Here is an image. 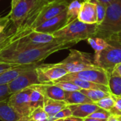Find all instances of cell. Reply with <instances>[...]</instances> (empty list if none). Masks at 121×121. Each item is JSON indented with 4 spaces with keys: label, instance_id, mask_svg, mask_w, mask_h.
<instances>
[{
    "label": "cell",
    "instance_id": "30",
    "mask_svg": "<svg viewBox=\"0 0 121 121\" xmlns=\"http://www.w3.org/2000/svg\"><path fill=\"white\" fill-rule=\"evenodd\" d=\"M52 84L58 86L61 89H62L65 91H80L81 89L73 83L67 81H55L52 82Z\"/></svg>",
    "mask_w": 121,
    "mask_h": 121
},
{
    "label": "cell",
    "instance_id": "35",
    "mask_svg": "<svg viewBox=\"0 0 121 121\" xmlns=\"http://www.w3.org/2000/svg\"><path fill=\"white\" fill-rule=\"evenodd\" d=\"M11 94L9 92L8 84L0 86V101L8 100Z\"/></svg>",
    "mask_w": 121,
    "mask_h": 121
},
{
    "label": "cell",
    "instance_id": "38",
    "mask_svg": "<svg viewBox=\"0 0 121 121\" xmlns=\"http://www.w3.org/2000/svg\"><path fill=\"white\" fill-rule=\"evenodd\" d=\"M64 121H84L83 118H78V117H75V116H70V117H68L65 119H64Z\"/></svg>",
    "mask_w": 121,
    "mask_h": 121
},
{
    "label": "cell",
    "instance_id": "14",
    "mask_svg": "<svg viewBox=\"0 0 121 121\" xmlns=\"http://www.w3.org/2000/svg\"><path fill=\"white\" fill-rule=\"evenodd\" d=\"M67 23V10L62 12L59 15L45 21L38 26L34 28L33 30L43 32L46 33H53L59 29L64 27Z\"/></svg>",
    "mask_w": 121,
    "mask_h": 121
},
{
    "label": "cell",
    "instance_id": "12",
    "mask_svg": "<svg viewBox=\"0 0 121 121\" xmlns=\"http://www.w3.org/2000/svg\"><path fill=\"white\" fill-rule=\"evenodd\" d=\"M67 74L79 79L106 86H108V78L110 75L107 72L100 67L86 69L74 73H68Z\"/></svg>",
    "mask_w": 121,
    "mask_h": 121
},
{
    "label": "cell",
    "instance_id": "26",
    "mask_svg": "<svg viewBox=\"0 0 121 121\" xmlns=\"http://www.w3.org/2000/svg\"><path fill=\"white\" fill-rule=\"evenodd\" d=\"M80 91L89 98L94 103H96L111 94L109 92L97 89H81Z\"/></svg>",
    "mask_w": 121,
    "mask_h": 121
},
{
    "label": "cell",
    "instance_id": "1",
    "mask_svg": "<svg viewBox=\"0 0 121 121\" xmlns=\"http://www.w3.org/2000/svg\"><path fill=\"white\" fill-rule=\"evenodd\" d=\"M77 43H78L76 41L55 38L53 42L43 46L23 50L15 49L11 45L0 53V62L16 65L38 64L50 55L62 50L69 49Z\"/></svg>",
    "mask_w": 121,
    "mask_h": 121
},
{
    "label": "cell",
    "instance_id": "24",
    "mask_svg": "<svg viewBox=\"0 0 121 121\" xmlns=\"http://www.w3.org/2000/svg\"><path fill=\"white\" fill-rule=\"evenodd\" d=\"M82 1L83 0H74L69 4L67 9V23L77 19Z\"/></svg>",
    "mask_w": 121,
    "mask_h": 121
},
{
    "label": "cell",
    "instance_id": "48",
    "mask_svg": "<svg viewBox=\"0 0 121 121\" xmlns=\"http://www.w3.org/2000/svg\"><path fill=\"white\" fill-rule=\"evenodd\" d=\"M118 121H121V116L118 117Z\"/></svg>",
    "mask_w": 121,
    "mask_h": 121
},
{
    "label": "cell",
    "instance_id": "40",
    "mask_svg": "<svg viewBox=\"0 0 121 121\" xmlns=\"http://www.w3.org/2000/svg\"><path fill=\"white\" fill-rule=\"evenodd\" d=\"M91 1H98V2H100L106 6L108 5L110 3H111L113 0H91Z\"/></svg>",
    "mask_w": 121,
    "mask_h": 121
},
{
    "label": "cell",
    "instance_id": "6",
    "mask_svg": "<svg viewBox=\"0 0 121 121\" xmlns=\"http://www.w3.org/2000/svg\"><path fill=\"white\" fill-rule=\"evenodd\" d=\"M56 64L64 68L68 73L99 68L94 62L93 55L74 49L69 50V54L65 59Z\"/></svg>",
    "mask_w": 121,
    "mask_h": 121
},
{
    "label": "cell",
    "instance_id": "11",
    "mask_svg": "<svg viewBox=\"0 0 121 121\" xmlns=\"http://www.w3.org/2000/svg\"><path fill=\"white\" fill-rule=\"evenodd\" d=\"M36 84H41V83L38 80L35 68L21 74L15 79L10 82L8 84V86L9 92L11 94H13Z\"/></svg>",
    "mask_w": 121,
    "mask_h": 121
},
{
    "label": "cell",
    "instance_id": "28",
    "mask_svg": "<svg viewBox=\"0 0 121 121\" xmlns=\"http://www.w3.org/2000/svg\"><path fill=\"white\" fill-rule=\"evenodd\" d=\"M94 104L98 107L103 108V109H105L109 112L112 110V108L115 106V101H114V99H113V96H111V94H110L109 96L101 99L100 101H99Z\"/></svg>",
    "mask_w": 121,
    "mask_h": 121
},
{
    "label": "cell",
    "instance_id": "29",
    "mask_svg": "<svg viewBox=\"0 0 121 121\" xmlns=\"http://www.w3.org/2000/svg\"><path fill=\"white\" fill-rule=\"evenodd\" d=\"M29 116L33 121H48L49 119V116L44 108L41 107H38L31 111Z\"/></svg>",
    "mask_w": 121,
    "mask_h": 121
},
{
    "label": "cell",
    "instance_id": "46",
    "mask_svg": "<svg viewBox=\"0 0 121 121\" xmlns=\"http://www.w3.org/2000/svg\"><path fill=\"white\" fill-rule=\"evenodd\" d=\"M5 28H6V26L0 25V34H1V33L5 30Z\"/></svg>",
    "mask_w": 121,
    "mask_h": 121
},
{
    "label": "cell",
    "instance_id": "45",
    "mask_svg": "<svg viewBox=\"0 0 121 121\" xmlns=\"http://www.w3.org/2000/svg\"><path fill=\"white\" fill-rule=\"evenodd\" d=\"M43 1L45 2H50V1H66L68 4H69L70 2H72L74 0H43Z\"/></svg>",
    "mask_w": 121,
    "mask_h": 121
},
{
    "label": "cell",
    "instance_id": "33",
    "mask_svg": "<svg viewBox=\"0 0 121 121\" xmlns=\"http://www.w3.org/2000/svg\"><path fill=\"white\" fill-rule=\"evenodd\" d=\"M111 113L105 109L99 108L98 110L94 111L93 113H91L89 116L90 118H97V119H102V120H108V118L111 116Z\"/></svg>",
    "mask_w": 121,
    "mask_h": 121
},
{
    "label": "cell",
    "instance_id": "9",
    "mask_svg": "<svg viewBox=\"0 0 121 121\" xmlns=\"http://www.w3.org/2000/svg\"><path fill=\"white\" fill-rule=\"evenodd\" d=\"M32 89L30 87L24 89L18 92L11 94L8 99L10 107L20 116H28L30 113V96Z\"/></svg>",
    "mask_w": 121,
    "mask_h": 121
},
{
    "label": "cell",
    "instance_id": "20",
    "mask_svg": "<svg viewBox=\"0 0 121 121\" xmlns=\"http://www.w3.org/2000/svg\"><path fill=\"white\" fill-rule=\"evenodd\" d=\"M67 106L68 104L65 101L55 100L45 97L43 108L49 116V118H51L53 117L57 113Z\"/></svg>",
    "mask_w": 121,
    "mask_h": 121
},
{
    "label": "cell",
    "instance_id": "13",
    "mask_svg": "<svg viewBox=\"0 0 121 121\" xmlns=\"http://www.w3.org/2000/svg\"><path fill=\"white\" fill-rule=\"evenodd\" d=\"M30 30L32 29L25 26L24 25L19 28H16L13 25V27L4 30L1 34H0V53L3 50L9 48Z\"/></svg>",
    "mask_w": 121,
    "mask_h": 121
},
{
    "label": "cell",
    "instance_id": "41",
    "mask_svg": "<svg viewBox=\"0 0 121 121\" xmlns=\"http://www.w3.org/2000/svg\"><path fill=\"white\" fill-rule=\"evenodd\" d=\"M109 38L114 39V40H117V41L121 43V32L119 33H118V34H116V35H113L112 37H111Z\"/></svg>",
    "mask_w": 121,
    "mask_h": 121
},
{
    "label": "cell",
    "instance_id": "22",
    "mask_svg": "<svg viewBox=\"0 0 121 121\" xmlns=\"http://www.w3.org/2000/svg\"><path fill=\"white\" fill-rule=\"evenodd\" d=\"M44 89H45V94L46 97L55 100L65 101V91H64L58 86L52 83L45 84L44 85Z\"/></svg>",
    "mask_w": 121,
    "mask_h": 121
},
{
    "label": "cell",
    "instance_id": "25",
    "mask_svg": "<svg viewBox=\"0 0 121 121\" xmlns=\"http://www.w3.org/2000/svg\"><path fill=\"white\" fill-rule=\"evenodd\" d=\"M108 86L111 95L121 97V77L110 74Z\"/></svg>",
    "mask_w": 121,
    "mask_h": 121
},
{
    "label": "cell",
    "instance_id": "16",
    "mask_svg": "<svg viewBox=\"0 0 121 121\" xmlns=\"http://www.w3.org/2000/svg\"><path fill=\"white\" fill-rule=\"evenodd\" d=\"M38 65L39 63L26 65H18L0 73V86L9 84L23 72L35 69Z\"/></svg>",
    "mask_w": 121,
    "mask_h": 121
},
{
    "label": "cell",
    "instance_id": "31",
    "mask_svg": "<svg viewBox=\"0 0 121 121\" xmlns=\"http://www.w3.org/2000/svg\"><path fill=\"white\" fill-rule=\"evenodd\" d=\"M91 1V0H90ZM96 4V13H97V24H99L101 23V21L104 20L105 14H106V5L96 1H92Z\"/></svg>",
    "mask_w": 121,
    "mask_h": 121
},
{
    "label": "cell",
    "instance_id": "7",
    "mask_svg": "<svg viewBox=\"0 0 121 121\" xmlns=\"http://www.w3.org/2000/svg\"><path fill=\"white\" fill-rule=\"evenodd\" d=\"M41 0H11V10L8 15L16 28L21 27Z\"/></svg>",
    "mask_w": 121,
    "mask_h": 121
},
{
    "label": "cell",
    "instance_id": "27",
    "mask_svg": "<svg viewBox=\"0 0 121 121\" xmlns=\"http://www.w3.org/2000/svg\"><path fill=\"white\" fill-rule=\"evenodd\" d=\"M86 40L91 48L95 50V53L99 52L108 45V43L104 39L99 37H91Z\"/></svg>",
    "mask_w": 121,
    "mask_h": 121
},
{
    "label": "cell",
    "instance_id": "34",
    "mask_svg": "<svg viewBox=\"0 0 121 121\" xmlns=\"http://www.w3.org/2000/svg\"><path fill=\"white\" fill-rule=\"evenodd\" d=\"M115 101V106L110 111L111 114L116 117L121 116V97L111 95Z\"/></svg>",
    "mask_w": 121,
    "mask_h": 121
},
{
    "label": "cell",
    "instance_id": "3",
    "mask_svg": "<svg viewBox=\"0 0 121 121\" xmlns=\"http://www.w3.org/2000/svg\"><path fill=\"white\" fill-rule=\"evenodd\" d=\"M68 5L67 2L63 1L45 2L41 0L39 5L33 10L23 25L33 29L45 21L66 11Z\"/></svg>",
    "mask_w": 121,
    "mask_h": 121
},
{
    "label": "cell",
    "instance_id": "39",
    "mask_svg": "<svg viewBox=\"0 0 121 121\" xmlns=\"http://www.w3.org/2000/svg\"><path fill=\"white\" fill-rule=\"evenodd\" d=\"M9 16H6V17H3V18H0V25H1V23L5 24L4 26L7 25L9 23Z\"/></svg>",
    "mask_w": 121,
    "mask_h": 121
},
{
    "label": "cell",
    "instance_id": "8",
    "mask_svg": "<svg viewBox=\"0 0 121 121\" xmlns=\"http://www.w3.org/2000/svg\"><path fill=\"white\" fill-rule=\"evenodd\" d=\"M55 40V38L51 33L30 30L15 42L13 44V47L17 50L37 48L50 43Z\"/></svg>",
    "mask_w": 121,
    "mask_h": 121
},
{
    "label": "cell",
    "instance_id": "44",
    "mask_svg": "<svg viewBox=\"0 0 121 121\" xmlns=\"http://www.w3.org/2000/svg\"><path fill=\"white\" fill-rule=\"evenodd\" d=\"M107 121H118V117H116L115 116L111 115V116L108 118Z\"/></svg>",
    "mask_w": 121,
    "mask_h": 121
},
{
    "label": "cell",
    "instance_id": "19",
    "mask_svg": "<svg viewBox=\"0 0 121 121\" xmlns=\"http://www.w3.org/2000/svg\"><path fill=\"white\" fill-rule=\"evenodd\" d=\"M68 107L71 110L73 116L81 118L89 116L91 113L99 108V107H98L94 103L68 105Z\"/></svg>",
    "mask_w": 121,
    "mask_h": 121
},
{
    "label": "cell",
    "instance_id": "18",
    "mask_svg": "<svg viewBox=\"0 0 121 121\" xmlns=\"http://www.w3.org/2000/svg\"><path fill=\"white\" fill-rule=\"evenodd\" d=\"M58 81H67L73 83L74 84L79 86L81 89H97V90H101L106 92L110 93V90L108 86L103 85V84H99L94 82L84 81L82 79H79L71 76H69L67 74L58 79Z\"/></svg>",
    "mask_w": 121,
    "mask_h": 121
},
{
    "label": "cell",
    "instance_id": "47",
    "mask_svg": "<svg viewBox=\"0 0 121 121\" xmlns=\"http://www.w3.org/2000/svg\"><path fill=\"white\" fill-rule=\"evenodd\" d=\"M64 121V119H60V120H57V121Z\"/></svg>",
    "mask_w": 121,
    "mask_h": 121
},
{
    "label": "cell",
    "instance_id": "43",
    "mask_svg": "<svg viewBox=\"0 0 121 121\" xmlns=\"http://www.w3.org/2000/svg\"><path fill=\"white\" fill-rule=\"evenodd\" d=\"M83 119H84V121H107V120L97 119V118H90V117H86Z\"/></svg>",
    "mask_w": 121,
    "mask_h": 121
},
{
    "label": "cell",
    "instance_id": "37",
    "mask_svg": "<svg viewBox=\"0 0 121 121\" xmlns=\"http://www.w3.org/2000/svg\"><path fill=\"white\" fill-rule=\"evenodd\" d=\"M111 74L121 77V63L118 64V65H116L115 67V68L113 69V72H112V73Z\"/></svg>",
    "mask_w": 121,
    "mask_h": 121
},
{
    "label": "cell",
    "instance_id": "4",
    "mask_svg": "<svg viewBox=\"0 0 121 121\" xmlns=\"http://www.w3.org/2000/svg\"><path fill=\"white\" fill-rule=\"evenodd\" d=\"M96 29L97 23L87 24L76 19L52 34L55 38L79 43L82 40H86L89 38L94 37Z\"/></svg>",
    "mask_w": 121,
    "mask_h": 121
},
{
    "label": "cell",
    "instance_id": "2",
    "mask_svg": "<svg viewBox=\"0 0 121 121\" xmlns=\"http://www.w3.org/2000/svg\"><path fill=\"white\" fill-rule=\"evenodd\" d=\"M121 32V0H113L106 6V14L101 23L97 24L94 37L106 40Z\"/></svg>",
    "mask_w": 121,
    "mask_h": 121
},
{
    "label": "cell",
    "instance_id": "42",
    "mask_svg": "<svg viewBox=\"0 0 121 121\" xmlns=\"http://www.w3.org/2000/svg\"><path fill=\"white\" fill-rule=\"evenodd\" d=\"M16 121H33V120H32L30 116H22V117H20L18 120Z\"/></svg>",
    "mask_w": 121,
    "mask_h": 121
},
{
    "label": "cell",
    "instance_id": "17",
    "mask_svg": "<svg viewBox=\"0 0 121 121\" xmlns=\"http://www.w3.org/2000/svg\"><path fill=\"white\" fill-rule=\"evenodd\" d=\"M45 84H41L30 86L32 89L30 96V107L31 111L38 107L43 108L46 97L44 89Z\"/></svg>",
    "mask_w": 121,
    "mask_h": 121
},
{
    "label": "cell",
    "instance_id": "32",
    "mask_svg": "<svg viewBox=\"0 0 121 121\" xmlns=\"http://www.w3.org/2000/svg\"><path fill=\"white\" fill-rule=\"evenodd\" d=\"M72 116V111L69 109V108L67 106L64 109L61 110L60 111H59L58 113H57L53 117L49 118L48 121H55L57 120H60V119H65Z\"/></svg>",
    "mask_w": 121,
    "mask_h": 121
},
{
    "label": "cell",
    "instance_id": "10",
    "mask_svg": "<svg viewBox=\"0 0 121 121\" xmlns=\"http://www.w3.org/2000/svg\"><path fill=\"white\" fill-rule=\"evenodd\" d=\"M35 70L41 84L52 83L68 74L64 68L57 65L56 63L38 65Z\"/></svg>",
    "mask_w": 121,
    "mask_h": 121
},
{
    "label": "cell",
    "instance_id": "21",
    "mask_svg": "<svg viewBox=\"0 0 121 121\" xmlns=\"http://www.w3.org/2000/svg\"><path fill=\"white\" fill-rule=\"evenodd\" d=\"M65 101L68 105L82 104H93L94 102L82 94L80 91H65Z\"/></svg>",
    "mask_w": 121,
    "mask_h": 121
},
{
    "label": "cell",
    "instance_id": "36",
    "mask_svg": "<svg viewBox=\"0 0 121 121\" xmlns=\"http://www.w3.org/2000/svg\"><path fill=\"white\" fill-rule=\"evenodd\" d=\"M18 66L16 65H13V64H9V63H6V62H0V73L8 70L13 67Z\"/></svg>",
    "mask_w": 121,
    "mask_h": 121
},
{
    "label": "cell",
    "instance_id": "5",
    "mask_svg": "<svg viewBox=\"0 0 121 121\" xmlns=\"http://www.w3.org/2000/svg\"><path fill=\"white\" fill-rule=\"evenodd\" d=\"M108 45L100 51L94 53L95 64L111 74L116 65L121 63V43L109 38L105 40Z\"/></svg>",
    "mask_w": 121,
    "mask_h": 121
},
{
    "label": "cell",
    "instance_id": "15",
    "mask_svg": "<svg viewBox=\"0 0 121 121\" xmlns=\"http://www.w3.org/2000/svg\"><path fill=\"white\" fill-rule=\"evenodd\" d=\"M77 19L87 24L97 23L96 4L90 0H83Z\"/></svg>",
    "mask_w": 121,
    "mask_h": 121
},
{
    "label": "cell",
    "instance_id": "23",
    "mask_svg": "<svg viewBox=\"0 0 121 121\" xmlns=\"http://www.w3.org/2000/svg\"><path fill=\"white\" fill-rule=\"evenodd\" d=\"M20 116L10 107L8 100L0 101V121H16Z\"/></svg>",
    "mask_w": 121,
    "mask_h": 121
}]
</instances>
